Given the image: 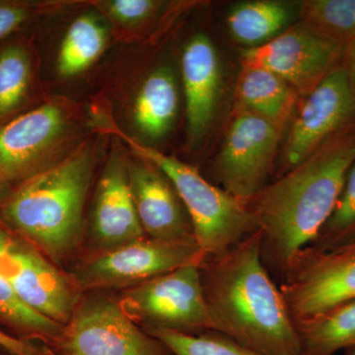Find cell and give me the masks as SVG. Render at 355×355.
<instances>
[{
  "label": "cell",
  "mask_w": 355,
  "mask_h": 355,
  "mask_svg": "<svg viewBox=\"0 0 355 355\" xmlns=\"http://www.w3.org/2000/svg\"><path fill=\"white\" fill-rule=\"evenodd\" d=\"M355 162V125L338 130L291 171L248 200L261 231V258L280 282L294 257L317 237Z\"/></svg>",
  "instance_id": "obj_1"
},
{
  "label": "cell",
  "mask_w": 355,
  "mask_h": 355,
  "mask_svg": "<svg viewBox=\"0 0 355 355\" xmlns=\"http://www.w3.org/2000/svg\"><path fill=\"white\" fill-rule=\"evenodd\" d=\"M261 242L257 230L223 253L205 256L198 266L203 295L219 333L261 355H301L282 292L261 261Z\"/></svg>",
  "instance_id": "obj_2"
},
{
  "label": "cell",
  "mask_w": 355,
  "mask_h": 355,
  "mask_svg": "<svg viewBox=\"0 0 355 355\" xmlns=\"http://www.w3.org/2000/svg\"><path fill=\"white\" fill-rule=\"evenodd\" d=\"M95 156L92 146L79 147L13 188L0 205V224L62 270L81 253Z\"/></svg>",
  "instance_id": "obj_3"
},
{
  "label": "cell",
  "mask_w": 355,
  "mask_h": 355,
  "mask_svg": "<svg viewBox=\"0 0 355 355\" xmlns=\"http://www.w3.org/2000/svg\"><path fill=\"white\" fill-rule=\"evenodd\" d=\"M95 128L119 139L135 153L159 168L174 184L183 202L198 246L205 256H216L258 230L246 202L214 186L197 168L166 155L123 132L113 120L100 116Z\"/></svg>",
  "instance_id": "obj_4"
},
{
  "label": "cell",
  "mask_w": 355,
  "mask_h": 355,
  "mask_svg": "<svg viewBox=\"0 0 355 355\" xmlns=\"http://www.w3.org/2000/svg\"><path fill=\"white\" fill-rule=\"evenodd\" d=\"M198 266H183L116 291L121 307L146 331H170L190 336L219 331L203 295Z\"/></svg>",
  "instance_id": "obj_5"
},
{
  "label": "cell",
  "mask_w": 355,
  "mask_h": 355,
  "mask_svg": "<svg viewBox=\"0 0 355 355\" xmlns=\"http://www.w3.org/2000/svg\"><path fill=\"white\" fill-rule=\"evenodd\" d=\"M205 257L196 239L146 237L105 253L78 257L64 270L83 292H116L183 266L200 265Z\"/></svg>",
  "instance_id": "obj_6"
},
{
  "label": "cell",
  "mask_w": 355,
  "mask_h": 355,
  "mask_svg": "<svg viewBox=\"0 0 355 355\" xmlns=\"http://www.w3.org/2000/svg\"><path fill=\"white\" fill-rule=\"evenodd\" d=\"M55 355H174L125 314L116 292H83L51 347Z\"/></svg>",
  "instance_id": "obj_7"
},
{
  "label": "cell",
  "mask_w": 355,
  "mask_h": 355,
  "mask_svg": "<svg viewBox=\"0 0 355 355\" xmlns=\"http://www.w3.org/2000/svg\"><path fill=\"white\" fill-rule=\"evenodd\" d=\"M279 291L294 326L355 299V250L305 247L291 261Z\"/></svg>",
  "instance_id": "obj_8"
},
{
  "label": "cell",
  "mask_w": 355,
  "mask_h": 355,
  "mask_svg": "<svg viewBox=\"0 0 355 355\" xmlns=\"http://www.w3.org/2000/svg\"><path fill=\"white\" fill-rule=\"evenodd\" d=\"M280 135L282 132L263 119L235 111L214 164V177L220 188L244 202L265 188Z\"/></svg>",
  "instance_id": "obj_9"
},
{
  "label": "cell",
  "mask_w": 355,
  "mask_h": 355,
  "mask_svg": "<svg viewBox=\"0 0 355 355\" xmlns=\"http://www.w3.org/2000/svg\"><path fill=\"white\" fill-rule=\"evenodd\" d=\"M69 128V109L62 102L16 116L0 128V174L11 184H20L50 167Z\"/></svg>",
  "instance_id": "obj_10"
},
{
  "label": "cell",
  "mask_w": 355,
  "mask_h": 355,
  "mask_svg": "<svg viewBox=\"0 0 355 355\" xmlns=\"http://www.w3.org/2000/svg\"><path fill=\"white\" fill-rule=\"evenodd\" d=\"M355 96L338 64L306 97L294 116L277 178L291 171L338 130L354 123Z\"/></svg>",
  "instance_id": "obj_11"
},
{
  "label": "cell",
  "mask_w": 355,
  "mask_h": 355,
  "mask_svg": "<svg viewBox=\"0 0 355 355\" xmlns=\"http://www.w3.org/2000/svg\"><path fill=\"white\" fill-rule=\"evenodd\" d=\"M146 237L130 191L128 160L114 154L96 183L78 257L105 253Z\"/></svg>",
  "instance_id": "obj_12"
},
{
  "label": "cell",
  "mask_w": 355,
  "mask_h": 355,
  "mask_svg": "<svg viewBox=\"0 0 355 355\" xmlns=\"http://www.w3.org/2000/svg\"><path fill=\"white\" fill-rule=\"evenodd\" d=\"M343 51V46L318 38L298 23L268 43L244 51L242 67L268 70L299 96L307 97L340 64Z\"/></svg>",
  "instance_id": "obj_13"
},
{
  "label": "cell",
  "mask_w": 355,
  "mask_h": 355,
  "mask_svg": "<svg viewBox=\"0 0 355 355\" xmlns=\"http://www.w3.org/2000/svg\"><path fill=\"white\" fill-rule=\"evenodd\" d=\"M0 273L26 304L62 326L69 323L83 294L69 273L16 236L0 256Z\"/></svg>",
  "instance_id": "obj_14"
},
{
  "label": "cell",
  "mask_w": 355,
  "mask_h": 355,
  "mask_svg": "<svg viewBox=\"0 0 355 355\" xmlns=\"http://www.w3.org/2000/svg\"><path fill=\"white\" fill-rule=\"evenodd\" d=\"M135 210L147 237L163 241L196 239L190 216L169 178L148 161L128 160Z\"/></svg>",
  "instance_id": "obj_15"
},
{
  "label": "cell",
  "mask_w": 355,
  "mask_h": 355,
  "mask_svg": "<svg viewBox=\"0 0 355 355\" xmlns=\"http://www.w3.org/2000/svg\"><path fill=\"white\" fill-rule=\"evenodd\" d=\"M182 76L188 139L197 144L209 132L221 94L220 62L209 37L195 35L184 46Z\"/></svg>",
  "instance_id": "obj_16"
},
{
  "label": "cell",
  "mask_w": 355,
  "mask_h": 355,
  "mask_svg": "<svg viewBox=\"0 0 355 355\" xmlns=\"http://www.w3.org/2000/svg\"><path fill=\"white\" fill-rule=\"evenodd\" d=\"M298 96L272 72L242 67L235 86V111L259 116L282 132L291 120Z\"/></svg>",
  "instance_id": "obj_17"
},
{
  "label": "cell",
  "mask_w": 355,
  "mask_h": 355,
  "mask_svg": "<svg viewBox=\"0 0 355 355\" xmlns=\"http://www.w3.org/2000/svg\"><path fill=\"white\" fill-rule=\"evenodd\" d=\"M179 108V90L172 70L154 69L144 78L132 105L135 128L147 139H162L171 130Z\"/></svg>",
  "instance_id": "obj_18"
},
{
  "label": "cell",
  "mask_w": 355,
  "mask_h": 355,
  "mask_svg": "<svg viewBox=\"0 0 355 355\" xmlns=\"http://www.w3.org/2000/svg\"><path fill=\"white\" fill-rule=\"evenodd\" d=\"M291 15L292 6L286 2H243L229 12L228 29L236 41L246 44L249 49L257 48L282 34Z\"/></svg>",
  "instance_id": "obj_19"
},
{
  "label": "cell",
  "mask_w": 355,
  "mask_h": 355,
  "mask_svg": "<svg viewBox=\"0 0 355 355\" xmlns=\"http://www.w3.org/2000/svg\"><path fill=\"white\" fill-rule=\"evenodd\" d=\"M295 328L301 355H335L355 347V299Z\"/></svg>",
  "instance_id": "obj_20"
},
{
  "label": "cell",
  "mask_w": 355,
  "mask_h": 355,
  "mask_svg": "<svg viewBox=\"0 0 355 355\" xmlns=\"http://www.w3.org/2000/svg\"><path fill=\"white\" fill-rule=\"evenodd\" d=\"M108 37L106 25L94 14L76 18L65 33L58 51L60 76H76L87 69L105 51Z\"/></svg>",
  "instance_id": "obj_21"
},
{
  "label": "cell",
  "mask_w": 355,
  "mask_h": 355,
  "mask_svg": "<svg viewBox=\"0 0 355 355\" xmlns=\"http://www.w3.org/2000/svg\"><path fill=\"white\" fill-rule=\"evenodd\" d=\"M0 324L9 335L24 342L40 343L51 349L64 330L62 324L30 308L0 273Z\"/></svg>",
  "instance_id": "obj_22"
},
{
  "label": "cell",
  "mask_w": 355,
  "mask_h": 355,
  "mask_svg": "<svg viewBox=\"0 0 355 355\" xmlns=\"http://www.w3.org/2000/svg\"><path fill=\"white\" fill-rule=\"evenodd\" d=\"M299 19L318 38L345 48L355 37V0H306Z\"/></svg>",
  "instance_id": "obj_23"
},
{
  "label": "cell",
  "mask_w": 355,
  "mask_h": 355,
  "mask_svg": "<svg viewBox=\"0 0 355 355\" xmlns=\"http://www.w3.org/2000/svg\"><path fill=\"white\" fill-rule=\"evenodd\" d=\"M32 62L23 44L0 49V121L20 109L31 84Z\"/></svg>",
  "instance_id": "obj_24"
},
{
  "label": "cell",
  "mask_w": 355,
  "mask_h": 355,
  "mask_svg": "<svg viewBox=\"0 0 355 355\" xmlns=\"http://www.w3.org/2000/svg\"><path fill=\"white\" fill-rule=\"evenodd\" d=\"M355 233V162L350 168L338 202L309 247L331 251L349 244Z\"/></svg>",
  "instance_id": "obj_25"
},
{
  "label": "cell",
  "mask_w": 355,
  "mask_h": 355,
  "mask_svg": "<svg viewBox=\"0 0 355 355\" xmlns=\"http://www.w3.org/2000/svg\"><path fill=\"white\" fill-rule=\"evenodd\" d=\"M164 343L174 355H261L216 331L198 336L170 331H147Z\"/></svg>",
  "instance_id": "obj_26"
},
{
  "label": "cell",
  "mask_w": 355,
  "mask_h": 355,
  "mask_svg": "<svg viewBox=\"0 0 355 355\" xmlns=\"http://www.w3.org/2000/svg\"><path fill=\"white\" fill-rule=\"evenodd\" d=\"M99 6L116 24L133 28L153 19L160 11L162 2L155 0H110L100 2Z\"/></svg>",
  "instance_id": "obj_27"
},
{
  "label": "cell",
  "mask_w": 355,
  "mask_h": 355,
  "mask_svg": "<svg viewBox=\"0 0 355 355\" xmlns=\"http://www.w3.org/2000/svg\"><path fill=\"white\" fill-rule=\"evenodd\" d=\"M42 6L22 1H0V40L12 34L27 21L42 12Z\"/></svg>",
  "instance_id": "obj_28"
},
{
  "label": "cell",
  "mask_w": 355,
  "mask_h": 355,
  "mask_svg": "<svg viewBox=\"0 0 355 355\" xmlns=\"http://www.w3.org/2000/svg\"><path fill=\"white\" fill-rule=\"evenodd\" d=\"M0 345L15 355H55L40 343L24 342L0 329Z\"/></svg>",
  "instance_id": "obj_29"
},
{
  "label": "cell",
  "mask_w": 355,
  "mask_h": 355,
  "mask_svg": "<svg viewBox=\"0 0 355 355\" xmlns=\"http://www.w3.org/2000/svg\"><path fill=\"white\" fill-rule=\"evenodd\" d=\"M340 64L347 72L350 87L355 96V37L343 48Z\"/></svg>",
  "instance_id": "obj_30"
},
{
  "label": "cell",
  "mask_w": 355,
  "mask_h": 355,
  "mask_svg": "<svg viewBox=\"0 0 355 355\" xmlns=\"http://www.w3.org/2000/svg\"><path fill=\"white\" fill-rule=\"evenodd\" d=\"M15 241V236L11 234L6 228L0 224V256L6 254Z\"/></svg>",
  "instance_id": "obj_31"
},
{
  "label": "cell",
  "mask_w": 355,
  "mask_h": 355,
  "mask_svg": "<svg viewBox=\"0 0 355 355\" xmlns=\"http://www.w3.org/2000/svg\"><path fill=\"white\" fill-rule=\"evenodd\" d=\"M12 190V184L8 183V182L4 179L3 176L0 174V205L8 197L9 193H10Z\"/></svg>",
  "instance_id": "obj_32"
},
{
  "label": "cell",
  "mask_w": 355,
  "mask_h": 355,
  "mask_svg": "<svg viewBox=\"0 0 355 355\" xmlns=\"http://www.w3.org/2000/svg\"><path fill=\"white\" fill-rule=\"evenodd\" d=\"M338 250H355V242L347 245V246L338 248V249L331 250V251H338Z\"/></svg>",
  "instance_id": "obj_33"
},
{
  "label": "cell",
  "mask_w": 355,
  "mask_h": 355,
  "mask_svg": "<svg viewBox=\"0 0 355 355\" xmlns=\"http://www.w3.org/2000/svg\"><path fill=\"white\" fill-rule=\"evenodd\" d=\"M0 355H15V354H13L12 352H9V350L4 349L3 347H1V345H0Z\"/></svg>",
  "instance_id": "obj_34"
},
{
  "label": "cell",
  "mask_w": 355,
  "mask_h": 355,
  "mask_svg": "<svg viewBox=\"0 0 355 355\" xmlns=\"http://www.w3.org/2000/svg\"><path fill=\"white\" fill-rule=\"evenodd\" d=\"M345 355H355V347H349V349L343 350Z\"/></svg>",
  "instance_id": "obj_35"
},
{
  "label": "cell",
  "mask_w": 355,
  "mask_h": 355,
  "mask_svg": "<svg viewBox=\"0 0 355 355\" xmlns=\"http://www.w3.org/2000/svg\"><path fill=\"white\" fill-rule=\"evenodd\" d=\"M354 242H355V233H354V237H352V241H350L349 243V244H347V245L352 244V243H354ZM345 246H347V245H345ZM343 247H345V246H343Z\"/></svg>",
  "instance_id": "obj_36"
}]
</instances>
